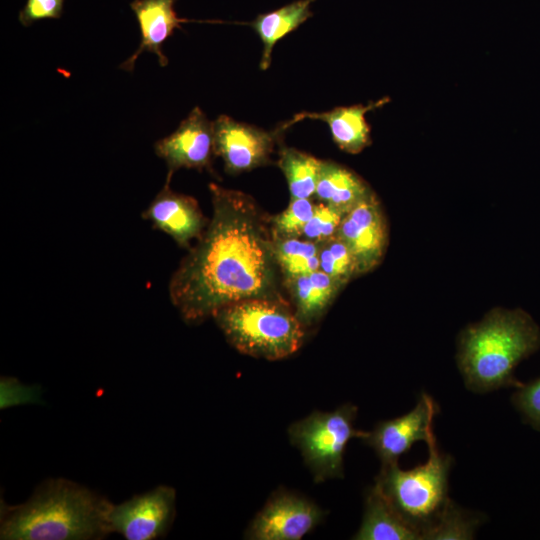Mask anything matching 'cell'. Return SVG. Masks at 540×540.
I'll use <instances>...</instances> for the list:
<instances>
[{"mask_svg":"<svg viewBox=\"0 0 540 540\" xmlns=\"http://www.w3.org/2000/svg\"><path fill=\"white\" fill-rule=\"evenodd\" d=\"M214 152L225 172L236 175L267 165L277 142V132L220 115L213 121Z\"/></svg>","mask_w":540,"mask_h":540,"instance_id":"cell-9","label":"cell"},{"mask_svg":"<svg viewBox=\"0 0 540 540\" xmlns=\"http://www.w3.org/2000/svg\"><path fill=\"white\" fill-rule=\"evenodd\" d=\"M322 160L292 147H281L278 166L282 170L291 198L315 195Z\"/></svg>","mask_w":540,"mask_h":540,"instance_id":"cell-20","label":"cell"},{"mask_svg":"<svg viewBox=\"0 0 540 540\" xmlns=\"http://www.w3.org/2000/svg\"><path fill=\"white\" fill-rule=\"evenodd\" d=\"M336 236L354 256L359 275L374 270L381 263L388 246V227L375 193L344 215Z\"/></svg>","mask_w":540,"mask_h":540,"instance_id":"cell-10","label":"cell"},{"mask_svg":"<svg viewBox=\"0 0 540 540\" xmlns=\"http://www.w3.org/2000/svg\"><path fill=\"white\" fill-rule=\"evenodd\" d=\"M374 194L355 172L329 160H322L315 191L318 201L348 212L353 206Z\"/></svg>","mask_w":540,"mask_h":540,"instance_id":"cell-18","label":"cell"},{"mask_svg":"<svg viewBox=\"0 0 540 540\" xmlns=\"http://www.w3.org/2000/svg\"><path fill=\"white\" fill-rule=\"evenodd\" d=\"M315 1L297 0L291 2L274 11L259 14L250 23L263 44L260 60L261 70L269 68L275 44L312 17L313 13L310 7Z\"/></svg>","mask_w":540,"mask_h":540,"instance_id":"cell-19","label":"cell"},{"mask_svg":"<svg viewBox=\"0 0 540 540\" xmlns=\"http://www.w3.org/2000/svg\"><path fill=\"white\" fill-rule=\"evenodd\" d=\"M319 262V270L345 285L351 279L360 276L354 256L338 236L321 243Z\"/></svg>","mask_w":540,"mask_h":540,"instance_id":"cell-22","label":"cell"},{"mask_svg":"<svg viewBox=\"0 0 540 540\" xmlns=\"http://www.w3.org/2000/svg\"><path fill=\"white\" fill-rule=\"evenodd\" d=\"M540 348V328L522 309L496 308L459 335L457 365L465 386L486 393L522 385L514 369Z\"/></svg>","mask_w":540,"mask_h":540,"instance_id":"cell-2","label":"cell"},{"mask_svg":"<svg viewBox=\"0 0 540 540\" xmlns=\"http://www.w3.org/2000/svg\"><path fill=\"white\" fill-rule=\"evenodd\" d=\"M320 245L303 238H273L274 255L283 281L319 270Z\"/></svg>","mask_w":540,"mask_h":540,"instance_id":"cell-21","label":"cell"},{"mask_svg":"<svg viewBox=\"0 0 540 540\" xmlns=\"http://www.w3.org/2000/svg\"><path fill=\"white\" fill-rule=\"evenodd\" d=\"M481 519L469 511L461 509L454 502L450 504L440 521L427 534L431 540L472 539Z\"/></svg>","mask_w":540,"mask_h":540,"instance_id":"cell-24","label":"cell"},{"mask_svg":"<svg viewBox=\"0 0 540 540\" xmlns=\"http://www.w3.org/2000/svg\"><path fill=\"white\" fill-rule=\"evenodd\" d=\"M388 101L389 98H383L367 105L336 107L326 112H301L282 124L281 129L284 130L304 119L320 120L327 123L333 141L341 150L357 154L371 144L370 127L365 114L383 106Z\"/></svg>","mask_w":540,"mask_h":540,"instance_id":"cell-15","label":"cell"},{"mask_svg":"<svg viewBox=\"0 0 540 540\" xmlns=\"http://www.w3.org/2000/svg\"><path fill=\"white\" fill-rule=\"evenodd\" d=\"M178 0H134L130 3L139 24L141 41L136 51L123 63L120 68L125 71L134 69L137 58L148 51L155 54L160 66L168 64V58L162 52V45L175 29L181 28V23L187 20L179 18L174 10Z\"/></svg>","mask_w":540,"mask_h":540,"instance_id":"cell-14","label":"cell"},{"mask_svg":"<svg viewBox=\"0 0 540 540\" xmlns=\"http://www.w3.org/2000/svg\"><path fill=\"white\" fill-rule=\"evenodd\" d=\"M155 153L168 167L166 180L181 169H212L214 152L213 122H210L199 107H195L169 136L154 144Z\"/></svg>","mask_w":540,"mask_h":540,"instance_id":"cell-11","label":"cell"},{"mask_svg":"<svg viewBox=\"0 0 540 540\" xmlns=\"http://www.w3.org/2000/svg\"><path fill=\"white\" fill-rule=\"evenodd\" d=\"M283 286L297 318L307 329L321 320L345 284L317 270L286 279Z\"/></svg>","mask_w":540,"mask_h":540,"instance_id":"cell-16","label":"cell"},{"mask_svg":"<svg viewBox=\"0 0 540 540\" xmlns=\"http://www.w3.org/2000/svg\"><path fill=\"white\" fill-rule=\"evenodd\" d=\"M111 503L73 482L44 483L26 503L1 505L4 540L99 539L110 533Z\"/></svg>","mask_w":540,"mask_h":540,"instance_id":"cell-3","label":"cell"},{"mask_svg":"<svg viewBox=\"0 0 540 540\" xmlns=\"http://www.w3.org/2000/svg\"><path fill=\"white\" fill-rule=\"evenodd\" d=\"M64 0H27L20 10L19 22L28 27L44 19H58L62 15Z\"/></svg>","mask_w":540,"mask_h":540,"instance_id":"cell-27","label":"cell"},{"mask_svg":"<svg viewBox=\"0 0 540 540\" xmlns=\"http://www.w3.org/2000/svg\"><path fill=\"white\" fill-rule=\"evenodd\" d=\"M357 540H417L419 533L393 508L379 487L374 484L365 498V510Z\"/></svg>","mask_w":540,"mask_h":540,"instance_id":"cell-17","label":"cell"},{"mask_svg":"<svg viewBox=\"0 0 540 540\" xmlns=\"http://www.w3.org/2000/svg\"><path fill=\"white\" fill-rule=\"evenodd\" d=\"M212 318L231 346L254 358H287L305 337L306 329L289 301L245 299L219 309Z\"/></svg>","mask_w":540,"mask_h":540,"instance_id":"cell-4","label":"cell"},{"mask_svg":"<svg viewBox=\"0 0 540 540\" xmlns=\"http://www.w3.org/2000/svg\"><path fill=\"white\" fill-rule=\"evenodd\" d=\"M512 403L525 421L540 431V377L516 388Z\"/></svg>","mask_w":540,"mask_h":540,"instance_id":"cell-26","label":"cell"},{"mask_svg":"<svg viewBox=\"0 0 540 540\" xmlns=\"http://www.w3.org/2000/svg\"><path fill=\"white\" fill-rule=\"evenodd\" d=\"M428 459L413 469L381 467L375 484L398 514L425 539L453 502L448 496L452 457L437 447L435 434L426 442Z\"/></svg>","mask_w":540,"mask_h":540,"instance_id":"cell-5","label":"cell"},{"mask_svg":"<svg viewBox=\"0 0 540 540\" xmlns=\"http://www.w3.org/2000/svg\"><path fill=\"white\" fill-rule=\"evenodd\" d=\"M314 204L311 198H290L285 210L270 216L273 238H301L306 224L312 217Z\"/></svg>","mask_w":540,"mask_h":540,"instance_id":"cell-23","label":"cell"},{"mask_svg":"<svg viewBox=\"0 0 540 540\" xmlns=\"http://www.w3.org/2000/svg\"><path fill=\"white\" fill-rule=\"evenodd\" d=\"M323 516V510L311 500L278 490L256 514L245 536L253 540H300Z\"/></svg>","mask_w":540,"mask_h":540,"instance_id":"cell-7","label":"cell"},{"mask_svg":"<svg viewBox=\"0 0 540 540\" xmlns=\"http://www.w3.org/2000/svg\"><path fill=\"white\" fill-rule=\"evenodd\" d=\"M175 513V490L158 486L119 504L108 512L111 532L127 540H152L166 534Z\"/></svg>","mask_w":540,"mask_h":540,"instance_id":"cell-8","label":"cell"},{"mask_svg":"<svg viewBox=\"0 0 540 540\" xmlns=\"http://www.w3.org/2000/svg\"><path fill=\"white\" fill-rule=\"evenodd\" d=\"M212 217L173 272L171 303L188 324L251 298L289 301L274 255L270 216L242 191L209 184Z\"/></svg>","mask_w":540,"mask_h":540,"instance_id":"cell-1","label":"cell"},{"mask_svg":"<svg viewBox=\"0 0 540 540\" xmlns=\"http://www.w3.org/2000/svg\"><path fill=\"white\" fill-rule=\"evenodd\" d=\"M40 394L41 392L37 386L23 385L14 378H1L2 409L18 404L38 402Z\"/></svg>","mask_w":540,"mask_h":540,"instance_id":"cell-28","label":"cell"},{"mask_svg":"<svg viewBox=\"0 0 540 540\" xmlns=\"http://www.w3.org/2000/svg\"><path fill=\"white\" fill-rule=\"evenodd\" d=\"M347 212L318 201L314 204L312 217L306 224L301 238L323 243L336 236L341 221Z\"/></svg>","mask_w":540,"mask_h":540,"instance_id":"cell-25","label":"cell"},{"mask_svg":"<svg viewBox=\"0 0 540 540\" xmlns=\"http://www.w3.org/2000/svg\"><path fill=\"white\" fill-rule=\"evenodd\" d=\"M141 217L185 249L192 246V241L202 235L209 223L198 201L192 196L173 191L169 180L141 213Z\"/></svg>","mask_w":540,"mask_h":540,"instance_id":"cell-13","label":"cell"},{"mask_svg":"<svg viewBox=\"0 0 540 540\" xmlns=\"http://www.w3.org/2000/svg\"><path fill=\"white\" fill-rule=\"evenodd\" d=\"M357 407L347 403L331 412L314 411L288 428L290 442L303 457L316 483L343 477V458L352 438L368 431L354 427Z\"/></svg>","mask_w":540,"mask_h":540,"instance_id":"cell-6","label":"cell"},{"mask_svg":"<svg viewBox=\"0 0 540 540\" xmlns=\"http://www.w3.org/2000/svg\"><path fill=\"white\" fill-rule=\"evenodd\" d=\"M438 407L422 393L417 405L397 418L379 422L363 439L381 460L382 466L398 464V459L418 441L427 442L433 431Z\"/></svg>","mask_w":540,"mask_h":540,"instance_id":"cell-12","label":"cell"}]
</instances>
